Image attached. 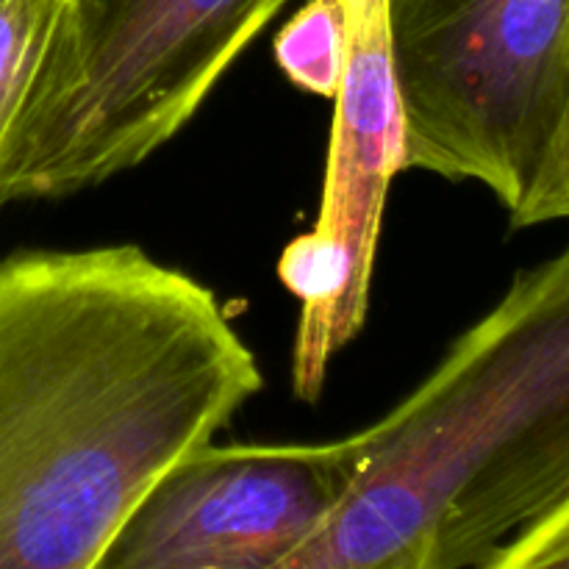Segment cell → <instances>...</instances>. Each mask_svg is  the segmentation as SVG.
I'll use <instances>...</instances> for the list:
<instances>
[{"label":"cell","mask_w":569,"mask_h":569,"mask_svg":"<svg viewBox=\"0 0 569 569\" xmlns=\"http://www.w3.org/2000/svg\"><path fill=\"white\" fill-rule=\"evenodd\" d=\"M567 211H569V114L542 181H539V187L533 189L526 209L511 220V226L528 228V226H542V222L567 220Z\"/></svg>","instance_id":"9"},{"label":"cell","mask_w":569,"mask_h":569,"mask_svg":"<svg viewBox=\"0 0 569 569\" xmlns=\"http://www.w3.org/2000/svg\"><path fill=\"white\" fill-rule=\"evenodd\" d=\"M67 0H0V156L26 109Z\"/></svg>","instance_id":"6"},{"label":"cell","mask_w":569,"mask_h":569,"mask_svg":"<svg viewBox=\"0 0 569 569\" xmlns=\"http://www.w3.org/2000/svg\"><path fill=\"white\" fill-rule=\"evenodd\" d=\"M289 569H492L569 500V244L522 270L389 415Z\"/></svg>","instance_id":"2"},{"label":"cell","mask_w":569,"mask_h":569,"mask_svg":"<svg viewBox=\"0 0 569 569\" xmlns=\"http://www.w3.org/2000/svg\"><path fill=\"white\" fill-rule=\"evenodd\" d=\"M261 387L217 295L137 244L0 261V569H98Z\"/></svg>","instance_id":"1"},{"label":"cell","mask_w":569,"mask_h":569,"mask_svg":"<svg viewBox=\"0 0 569 569\" xmlns=\"http://www.w3.org/2000/svg\"><path fill=\"white\" fill-rule=\"evenodd\" d=\"M569 567V500L545 520L511 539L492 569H548Z\"/></svg>","instance_id":"8"},{"label":"cell","mask_w":569,"mask_h":569,"mask_svg":"<svg viewBox=\"0 0 569 569\" xmlns=\"http://www.w3.org/2000/svg\"><path fill=\"white\" fill-rule=\"evenodd\" d=\"M403 167L483 183L515 220L569 114V0H389Z\"/></svg>","instance_id":"4"},{"label":"cell","mask_w":569,"mask_h":569,"mask_svg":"<svg viewBox=\"0 0 569 569\" xmlns=\"http://www.w3.org/2000/svg\"><path fill=\"white\" fill-rule=\"evenodd\" d=\"M356 470L353 439L214 445L139 500L98 569H289L328 526Z\"/></svg>","instance_id":"5"},{"label":"cell","mask_w":569,"mask_h":569,"mask_svg":"<svg viewBox=\"0 0 569 569\" xmlns=\"http://www.w3.org/2000/svg\"><path fill=\"white\" fill-rule=\"evenodd\" d=\"M567 220H569V211H567Z\"/></svg>","instance_id":"10"},{"label":"cell","mask_w":569,"mask_h":569,"mask_svg":"<svg viewBox=\"0 0 569 569\" xmlns=\"http://www.w3.org/2000/svg\"><path fill=\"white\" fill-rule=\"evenodd\" d=\"M292 0H67L0 156V206L133 170Z\"/></svg>","instance_id":"3"},{"label":"cell","mask_w":569,"mask_h":569,"mask_svg":"<svg viewBox=\"0 0 569 569\" xmlns=\"http://www.w3.org/2000/svg\"><path fill=\"white\" fill-rule=\"evenodd\" d=\"M348 20L345 0H309L276 37V61L295 87L333 98L342 81Z\"/></svg>","instance_id":"7"}]
</instances>
